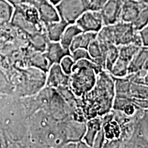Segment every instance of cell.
Returning a JSON list of instances; mask_svg holds the SVG:
<instances>
[{
  "label": "cell",
  "mask_w": 148,
  "mask_h": 148,
  "mask_svg": "<svg viewBox=\"0 0 148 148\" xmlns=\"http://www.w3.org/2000/svg\"><path fill=\"white\" fill-rule=\"evenodd\" d=\"M140 125L148 140V110H144L140 119Z\"/></svg>",
  "instance_id": "23"
},
{
  "label": "cell",
  "mask_w": 148,
  "mask_h": 148,
  "mask_svg": "<svg viewBox=\"0 0 148 148\" xmlns=\"http://www.w3.org/2000/svg\"><path fill=\"white\" fill-rule=\"evenodd\" d=\"M91 1H92V0H90V2H91Z\"/></svg>",
  "instance_id": "31"
},
{
  "label": "cell",
  "mask_w": 148,
  "mask_h": 148,
  "mask_svg": "<svg viewBox=\"0 0 148 148\" xmlns=\"http://www.w3.org/2000/svg\"><path fill=\"white\" fill-rule=\"evenodd\" d=\"M115 97L114 79L111 74L103 70L98 75L92 90L79 98V105L86 120L101 116L112 110Z\"/></svg>",
  "instance_id": "1"
},
{
  "label": "cell",
  "mask_w": 148,
  "mask_h": 148,
  "mask_svg": "<svg viewBox=\"0 0 148 148\" xmlns=\"http://www.w3.org/2000/svg\"><path fill=\"white\" fill-rule=\"evenodd\" d=\"M112 27L114 44L116 45L121 46L134 44L142 47V41L139 32L134 28L132 24L119 21L112 25Z\"/></svg>",
  "instance_id": "4"
},
{
  "label": "cell",
  "mask_w": 148,
  "mask_h": 148,
  "mask_svg": "<svg viewBox=\"0 0 148 148\" xmlns=\"http://www.w3.org/2000/svg\"><path fill=\"white\" fill-rule=\"evenodd\" d=\"M119 54V47L114 45H111L109 47L105 57V70L110 72L112 66L116 62Z\"/></svg>",
  "instance_id": "19"
},
{
  "label": "cell",
  "mask_w": 148,
  "mask_h": 148,
  "mask_svg": "<svg viewBox=\"0 0 148 148\" xmlns=\"http://www.w3.org/2000/svg\"><path fill=\"white\" fill-rule=\"evenodd\" d=\"M123 0H108L100 10L104 25H114L120 21Z\"/></svg>",
  "instance_id": "9"
},
{
  "label": "cell",
  "mask_w": 148,
  "mask_h": 148,
  "mask_svg": "<svg viewBox=\"0 0 148 148\" xmlns=\"http://www.w3.org/2000/svg\"><path fill=\"white\" fill-rule=\"evenodd\" d=\"M27 1L32 3L36 8L40 21L44 26L60 20L56 5L49 0H27Z\"/></svg>",
  "instance_id": "7"
},
{
  "label": "cell",
  "mask_w": 148,
  "mask_h": 148,
  "mask_svg": "<svg viewBox=\"0 0 148 148\" xmlns=\"http://www.w3.org/2000/svg\"><path fill=\"white\" fill-rule=\"evenodd\" d=\"M143 69L144 70H145V71H148V60L145 62V64H144Z\"/></svg>",
  "instance_id": "29"
},
{
  "label": "cell",
  "mask_w": 148,
  "mask_h": 148,
  "mask_svg": "<svg viewBox=\"0 0 148 148\" xmlns=\"http://www.w3.org/2000/svg\"><path fill=\"white\" fill-rule=\"evenodd\" d=\"M102 127V119L101 116H96L86 121V129L82 140L88 145L92 147L94 140L97 133Z\"/></svg>",
  "instance_id": "13"
},
{
  "label": "cell",
  "mask_w": 148,
  "mask_h": 148,
  "mask_svg": "<svg viewBox=\"0 0 148 148\" xmlns=\"http://www.w3.org/2000/svg\"><path fill=\"white\" fill-rule=\"evenodd\" d=\"M136 30L139 31L148 25V4L139 12L136 19L131 23Z\"/></svg>",
  "instance_id": "20"
},
{
  "label": "cell",
  "mask_w": 148,
  "mask_h": 148,
  "mask_svg": "<svg viewBox=\"0 0 148 148\" xmlns=\"http://www.w3.org/2000/svg\"><path fill=\"white\" fill-rule=\"evenodd\" d=\"M148 3L135 0H123L120 21L132 23L136 19L139 12Z\"/></svg>",
  "instance_id": "11"
},
{
  "label": "cell",
  "mask_w": 148,
  "mask_h": 148,
  "mask_svg": "<svg viewBox=\"0 0 148 148\" xmlns=\"http://www.w3.org/2000/svg\"><path fill=\"white\" fill-rule=\"evenodd\" d=\"M138 32L142 41V46L148 47V25L138 31Z\"/></svg>",
  "instance_id": "25"
},
{
  "label": "cell",
  "mask_w": 148,
  "mask_h": 148,
  "mask_svg": "<svg viewBox=\"0 0 148 148\" xmlns=\"http://www.w3.org/2000/svg\"><path fill=\"white\" fill-rule=\"evenodd\" d=\"M103 69L87 59L75 62L69 75V86L77 97H81L92 90L98 75Z\"/></svg>",
  "instance_id": "2"
},
{
  "label": "cell",
  "mask_w": 148,
  "mask_h": 148,
  "mask_svg": "<svg viewBox=\"0 0 148 148\" xmlns=\"http://www.w3.org/2000/svg\"><path fill=\"white\" fill-rule=\"evenodd\" d=\"M135 1H140V2L148 3V0H135Z\"/></svg>",
  "instance_id": "30"
},
{
  "label": "cell",
  "mask_w": 148,
  "mask_h": 148,
  "mask_svg": "<svg viewBox=\"0 0 148 148\" xmlns=\"http://www.w3.org/2000/svg\"><path fill=\"white\" fill-rule=\"evenodd\" d=\"M142 84H145L148 86V71H146L145 75H144L143 81H142Z\"/></svg>",
  "instance_id": "28"
},
{
  "label": "cell",
  "mask_w": 148,
  "mask_h": 148,
  "mask_svg": "<svg viewBox=\"0 0 148 148\" xmlns=\"http://www.w3.org/2000/svg\"><path fill=\"white\" fill-rule=\"evenodd\" d=\"M68 25L69 23L60 18L58 21L45 25L44 27L48 40L52 42L60 41L61 36Z\"/></svg>",
  "instance_id": "14"
},
{
  "label": "cell",
  "mask_w": 148,
  "mask_h": 148,
  "mask_svg": "<svg viewBox=\"0 0 148 148\" xmlns=\"http://www.w3.org/2000/svg\"><path fill=\"white\" fill-rule=\"evenodd\" d=\"M82 32H83L82 29L79 28L78 25L75 23L69 24L64 29L63 34L61 36L60 40L61 45L66 49H69V47L71 45L72 40L74 39L75 36Z\"/></svg>",
  "instance_id": "17"
},
{
  "label": "cell",
  "mask_w": 148,
  "mask_h": 148,
  "mask_svg": "<svg viewBox=\"0 0 148 148\" xmlns=\"http://www.w3.org/2000/svg\"><path fill=\"white\" fill-rule=\"evenodd\" d=\"M130 82L127 93L124 96H122V97L127 98L138 108L143 110H148V86L136 84L131 80Z\"/></svg>",
  "instance_id": "8"
},
{
  "label": "cell",
  "mask_w": 148,
  "mask_h": 148,
  "mask_svg": "<svg viewBox=\"0 0 148 148\" xmlns=\"http://www.w3.org/2000/svg\"><path fill=\"white\" fill-rule=\"evenodd\" d=\"M71 56L75 61V62L79 60H83V59H87V60H91L88 50L84 48H79V49L72 51L71 52Z\"/></svg>",
  "instance_id": "22"
},
{
  "label": "cell",
  "mask_w": 148,
  "mask_h": 148,
  "mask_svg": "<svg viewBox=\"0 0 148 148\" xmlns=\"http://www.w3.org/2000/svg\"><path fill=\"white\" fill-rule=\"evenodd\" d=\"M61 19L69 24L76 20L90 8V0H60L56 5Z\"/></svg>",
  "instance_id": "3"
},
{
  "label": "cell",
  "mask_w": 148,
  "mask_h": 148,
  "mask_svg": "<svg viewBox=\"0 0 148 148\" xmlns=\"http://www.w3.org/2000/svg\"><path fill=\"white\" fill-rule=\"evenodd\" d=\"M67 142H77L82 140L86 129V121H80L71 117L60 121Z\"/></svg>",
  "instance_id": "6"
},
{
  "label": "cell",
  "mask_w": 148,
  "mask_h": 148,
  "mask_svg": "<svg viewBox=\"0 0 148 148\" xmlns=\"http://www.w3.org/2000/svg\"><path fill=\"white\" fill-rule=\"evenodd\" d=\"M108 0H92L90 2V8L91 10H100L103 5L106 3Z\"/></svg>",
  "instance_id": "26"
},
{
  "label": "cell",
  "mask_w": 148,
  "mask_h": 148,
  "mask_svg": "<svg viewBox=\"0 0 148 148\" xmlns=\"http://www.w3.org/2000/svg\"><path fill=\"white\" fill-rule=\"evenodd\" d=\"M44 55L47 58L49 67L53 64H60L61 60L67 55H71L69 49H66L61 45L60 41H49L44 51Z\"/></svg>",
  "instance_id": "12"
},
{
  "label": "cell",
  "mask_w": 148,
  "mask_h": 148,
  "mask_svg": "<svg viewBox=\"0 0 148 148\" xmlns=\"http://www.w3.org/2000/svg\"><path fill=\"white\" fill-rule=\"evenodd\" d=\"M46 86L57 88L59 86H69V75L65 73L60 64H53L48 70Z\"/></svg>",
  "instance_id": "10"
},
{
  "label": "cell",
  "mask_w": 148,
  "mask_h": 148,
  "mask_svg": "<svg viewBox=\"0 0 148 148\" xmlns=\"http://www.w3.org/2000/svg\"><path fill=\"white\" fill-rule=\"evenodd\" d=\"M5 1H7L12 5H13L14 7H16L18 5H21L22 3L27 2V0H5Z\"/></svg>",
  "instance_id": "27"
},
{
  "label": "cell",
  "mask_w": 148,
  "mask_h": 148,
  "mask_svg": "<svg viewBox=\"0 0 148 148\" xmlns=\"http://www.w3.org/2000/svg\"><path fill=\"white\" fill-rule=\"evenodd\" d=\"M105 143V137L104 134L102 130H100L99 132L97 133V136H95V140H94L93 145H92V147H103Z\"/></svg>",
  "instance_id": "24"
},
{
  "label": "cell",
  "mask_w": 148,
  "mask_h": 148,
  "mask_svg": "<svg viewBox=\"0 0 148 148\" xmlns=\"http://www.w3.org/2000/svg\"><path fill=\"white\" fill-rule=\"evenodd\" d=\"M75 23L82 29V32L97 33L104 25L100 11L91 9L85 11L76 20Z\"/></svg>",
  "instance_id": "5"
},
{
  "label": "cell",
  "mask_w": 148,
  "mask_h": 148,
  "mask_svg": "<svg viewBox=\"0 0 148 148\" xmlns=\"http://www.w3.org/2000/svg\"><path fill=\"white\" fill-rule=\"evenodd\" d=\"M14 12V6L5 0H0V23L11 22Z\"/></svg>",
  "instance_id": "18"
},
{
  "label": "cell",
  "mask_w": 148,
  "mask_h": 148,
  "mask_svg": "<svg viewBox=\"0 0 148 148\" xmlns=\"http://www.w3.org/2000/svg\"><path fill=\"white\" fill-rule=\"evenodd\" d=\"M74 64H75V61L71 58V55H67L64 56L60 62L61 68L64 73L68 74V75H70V73H71Z\"/></svg>",
  "instance_id": "21"
},
{
  "label": "cell",
  "mask_w": 148,
  "mask_h": 148,
  "mask_svg": "<svg viewBox=\"0 0 148 148\" xmlns=\"http://www.w3.org/2000/svg\"><path fill=\"white\" fill-rule=\"evenodd\" d=\"M148 60V47L142 46L131 61L128 67V74L134 73L143 68L145 62ZM127 74V75H128Z\"/></svg>",
  "instance_id": "16"
},
{
  "label": "cell",
  "mask_w": 148,
  "mask_h": 148,
  "mask_svg": "<svg viewBox=\"0 0 148 148\" xmlns=\"http://www.w3.org/2000/svg\"><path fill=\"white\" fill-rule=\"evenodd\" d=\"M123 147H148V140L140 127V120L134 133L125 143Z\"/></svg>",
  "instance_id": "15"
}]
</instances>
